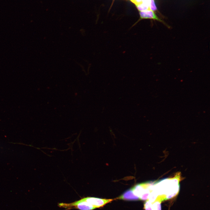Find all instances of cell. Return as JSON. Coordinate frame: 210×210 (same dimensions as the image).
Wrapping results in <instances>:
<instances>
[{
  "instance_id": "6da1fadb",
  "label": "cell",
  "mask_w": 210,
  "mask_h": 210,
  "mask_svg": "<svg viewBox=\"0 0 210 210\" xmlns=\"http://www.w3.org/2000/svg\"><path fill=\"white\" fill-rule=\"evenodd\" d=\"M181 176L180 173H177L173 177L153 181V190L162 201L172 198L178 194Z\"/></svg>"
},
{
  "instance_id": "277c9868",
  "label": "cell",
  "mask_w": 210,
  "mask_h": 210,
  "mask_svg": "<svg viewBox=\"0 0 210 210\" xmlns=\"http://www.w3.org/2000/svg\"><path fill=\"white\" fill-rule=\"evenodd\" d=\"M83 198L84 200L96 208L102 207L113 200L111 199H103L92 197H87Z\"/></svg>"
},
{
  "instance_id": "8fae6325",
  "label": "cell",
  "mask_w": 210,
  "mask_h": 210,
  "mask_svg": "<svg viewBox=\"0 0 210 210\" xmlns=\"http://www.w3.org/2000/svg\"><path fill=\"white\" fill-rule=\"evenodd\" d=\"M142 3L150 5V0H142Z\"/></svg>"
},
{
  "instance_id": "30bf717a",
  "label": "cell",
  "mask_w": 210,
  "mask_h": 210,
  "mask_svg": "<svg viewBox=\"0 0 210 210\" xmlns=\"http://www.w3.org/2000/svg\"><path fill=\"white\" fill-rule=\"evenodd\" d=\"M135 5H138L142 3V0H130Z\"/></svg>"
},
{
  "instance_id": "52a82bcc",
  "label": "cell",
  "mask_w": 210,
  "mask_h": 210,
  "mask_svg": "<svg viewBox=\"0 0 210 210\" xmlns=\"http://www.w3.org/2000/svg\"><path fill=\"white\" fill-rule=\"evenodd\" d=\"M161 202L158 201H155L152 203V210H161Z\"/></svg>"
},
{
  "instance_id": "8992f818",
  "label": "cell",
  "mask_w": 210,
  "mask_h": 210,
  "mask_svg": "<svg viewBox=\"0 0 210 210\" xmlns=\"http://www.w3.org/2000/svg\"><path fill=\"white\" fill-rule=\"evenodd\" d=\"M139 11H144L150 10L149 5L143 3L135 5Z\"/></svg>"
},
{
  "instance_id": "7a4b0ae2",
  "label": "cell",
  "mask_w": 210,
  "mask_h": 210,
  "mask_svg": "<svg viewBox=\"0 0 210 210\" xmlns=\"http://www.w3.org/2000/svg\"><path fill=\"white\" fill-rule=\"evenodd\" d=\"M58 206L61 208L67 209H76L80 210H92L96 209L93 206L84 200L83 198L69 203H61Z\"/></svg>"
},
{
  "instance_id": "5b68a950",
  "label": "cell",
  "mask_w": 210,
  "mask_h": 210,
  "mask_svg": "<svg viewBox=\"0 0 210 210\" xmlns=\"http://www.w3.org/2000/svg\"><path fill=\"white\" fill-rule=\"evenodd\" d=\"M116 199L127 201H137L140 200L139 198L134 194L131 188L126 191Z\"/></svg>"
},
{
  "instance_id": "9c48e42d",
  "label": "cell",
  "mask_w": 210,
  "mask_h": 210,
  "mask_svg": "<svg viewBox=\"0 0 210 210\" xmlns=\"http://www.w3.org/2000/svg\"><path fill=\"white\" fill-rule=\"evenodd\" d=\"M144 209L145 210H152V203L148 200L145 202L144 205Z\"/></svg>"
},
{
  "instance_id": "ba28073f",
  "label": "cell",
  "mask_w": 210,
  "mask_h": 210,
  "mask_svg": "<svg viewBox=\"0 0 210 210\" xmlns=\"http://www.w3.org/2000/svg\"><path fill=\"white\" fill-rule=\"evenodd\" d=\"M149 7L150 9L154 12L158 11L155 0H150Z\"/></svg>"
},
{
  "instance_id": "3957f363",
  "label": "cell",
  "mask_w": 210,
  "mask_h": 210,
  "mask_svg": "<svg viewBox=\"0 0 210 210\" xmlns=\"http://www.w3.org/2000/svg\"><path fill=\"white\" fill-rule=\"evenodd\" d=\"M139 14L140 19L138 21L144 19H150L161 22L168 28H170V27L163 20L157 15L154 12L150 10L139 11Z\"/></svg>"
}]
</instances>
